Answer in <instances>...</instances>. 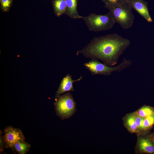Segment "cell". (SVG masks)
<instances>
[{
	"instance_id": "cell-16",
	"label": "cell",
	"mask_w": 154,
	"mask_h": 154,
	"mask_svg": "<svg viewBox=\"0 0 154 154\" xmlns=\"http://www.w3.org/2000/svg\"><path fill=\"white\" fill-rule=\"evenodd\" d=\"M134 113L135 116V122L138 129L137 135H144L146 134L143 127V121L145 117H140Z\"/></svg>"
},
{
	"instance_id": "cell-3",
	"label": "cell",
	"mask_w": 154,
	"mask_h": 154,
	"mask_svg": "<svg viewBox=\"0 0 154 154\" xmlns=\"http://www.w3.org/2000/svg\"><path fill=\"white\" fill-rule=\"evenodd\" d=\"M132 61L125 58L118 65L111 67L102 63L96 59H92L85 63L84 65L93 75L100 74L106 76H110L113 72H120L127 67L131 65Z\"/></svg>"
},
{
	"instance_id": "cell-12",
	"label": "cell",
	"mask_w": 154,
	"mask_h": 154,
	"mask_svg": "<svg viewBox=\"0 0 154 154\" xmlns=\"http://www.w3.org/2000/svg\"><path fill=\"white\" fill-rule=\"evenodd\" d=\"M52 4L56 15L59 17L64 14L66 9V0H53Z\"/></svg>"
},
{
	"instance_id": "cell-11",
	"label": "cell",
	"mask_w": 154,
	"mask_h": 154,
	"mask_svg": "<svg viewBox=\"0 0 154 154\" xmlns=\"http://www.w3.org/2000/svg\"><path fill=\"white\" fill-rule=\"evenodd\" d=\"M123 125L127 130L131 133H138V129L135 119L134 112L126 114L123 118Z\"/></svg>"
},
{
	"instance_id": "cell-5",
	"label": "cell",
	"mask_w": 154,
	"mask_h": 154,
	"mask_svg": "<svg viewBox=\"0 0 154 154\" xmlns=\"http://www.w3.org/2000/svg\"><path fill=\"white\" fill-rule=\"evenodd\" d=\"M54 104L57 115L62 119L69 118L76 111V103L69 93L59 96Z\"/></svg>"
},
{
	"instance_id": "cell-6",
	"label": "cell",
	"mask_w": 154,
	"mask_h": 154,
	"mask_svg": "<svg viewBox=\"0 0 154 154\" xmlns=\"http://www.w3.org/2000/svg\"><path fill=\"white\" fill-rule=\"evenodd\" d=\"M4 141L7 147L13 148L17 142L25 141V137L21 131L11 126H9L4 129Z\"/></svg>"
},
{
	"instance_id": "cell-15",
	"label": "cell",
	"mask_w": 154,
	"mask_h": 154,
	"mask_svg": "<svg viewBox=\"0 0 154 154\" xmlns=\"http://www.w3.org/2000/svg\"><path fill=\"white\" fill-rule=\"evenodd\" d=\"M154 124V114L144 118L143 127L146 134L149 133L151 129Z\"/></svg>"
},
{
	"instance_id": "cell-8",
	"label": "cell",
	"mask_w": 154,
	"mask_h": 154,
	"mask_svg": "<svg viewBox=\"0 0 154 154\" xmlns=\"http://www.w3.org/2000/svg\"><path fill=\"white\" fill-rule=\"evenodd\" d=\"M132 8L135 10L148 22L152 19L149 14L147 2L143 0H127Z\"/></svg>"
},
{
	"instance_id": "cell-19",
	"label": "cell",
	"mask_w": 154,
	"mask_h": 154,
	"mask_svg": "<svg viewBox=\"0 0 154 154\" xmlns=\"http://www.w3.org/2000/svg\"><path fill=\"white\" fill-rule=\"evenodd\" d=\"M147 135L150 139L154 143V133H148Z\"/></svg>"
},
{
	"instance_id": "cell-13",
	"label": "cell",
	"mask_w": 154,
	"mask_h": 154,
	"mask_svg": "<svg viewBox=\"0 0 154 154\" xmlns=\"http://www.w3.org/2000/svg\"><path fill=\"white\" fill-rule=\"evenodd\" d=\"M133 112L140 117H145L154 114V108L152 107L144 105Z\"/></svg>"
},
{
	"instance_id": "cell-17",
	"label": "cell",
	"mask_w": 154,
	"mask_h": 154,
	"mask_svg": "<svg viewBox=\"0 0 154 154\" xmlns=\"http://www.w3.org/2000/svg\"><path fill=\"white\" fill-rule=\"evenodd\" d=\"M104 4V7L107 9L121 5L126 0H101Z\"/></svg>"
},
{
	"instance_id": "cell-18",
	"label": "cell",
	"mask_w": 154,
	"mask_h": 154,
	"mask_svg": "<svg viewBox=\"0 0 154 154\" xmlns=\"http://www.w3.org/2000/svg\"><path fill=\"white\" fill-rule=\"evenodd\" d=\"M13 0H0L1 8L4 12H7L11 5Z\"/></svg>"
},
{
	"instance_id": "cell-14",
	"label": "cell",
	"mask_w": 154,
	"mask_h": 154,
	"mask_svg": "<svg viewBox=\"0 0 154 154\" xmlns=\"http://www.w3.org/2000/svg\"><path fill=\"white\" fill-rule=\"evenodd\" d=\"M31 145L25 141H19L14 145L13 148L20 154H25L29 150Z\"/></svg>"
},
{
	"instance_id": "cell-7",
	"label": "cell",
	"mask_w": 154,
	"mask_h": 154,
	"mask_svg": "<svg viewBox=\"0 0 154 154\" xmlns=\"http://www.w3.org/2000/svg\"><path fill=\"white\" fill-rule=\"evenodd\" d=\"M136 151L140 153L154 154V143L147 134L137 135Z\"/></svg>"
},
{
	"instance_id": "cell-1",
	"label": "cell",
	"mask_w": 154,
	"mask_h": 154,
	"mask_svg": "<svg viewBox=\"0 0 154 154\" xmlns=\"http://www.w3.org/2000/svg\"><path fill=\"white\" fill-rule=\"evenodd\" d=\"M130 40L116 33L94 37L76 55L100 60L107 66L116 65L119 57L130 45Z\"/></svg>"
},
{
	"instance_id": "cell-4",
	"label": "cell",
	"mask_w": 154,
	"mask_h": 154,
	"mask_svg": "<svg viewBox=\"0 0 154 154\" xmlns=\"http://www.w3.org/2000/svg\"><path fill=\"white\" fill-rule=\"evenodd\" d=\"M132 7L126 1L121 5L108 9L116 23L124 29L132 27L134 16Z\"/></svg>"
},
{
	"instance_id": "cell-10",
	"label": "cell",
	"mask_w": 154,
	"mask_h": 154,
	"mask_svg": "<svg viewBox=\"0 0 154 154\" xmlns=\"http://www.w3.org/2000/svg\"><path fill=\"white\" fill-rule=\"evenodd\" d=\"M78 0H66V9L64 14L72 19H82L77 11Z\"/></svg>"
},
{
	"instance_id": "cell-2",
	"label": "cell",
	"mask_w": 154,
	"mask_h": 154,
	"mask_svg": "<svg viewBox=\"0 0 154 154\" xmlns=\"http://www.w3.org/2000/svg\"><path fill=\"white\" fill-rule=\"evenodd\" d=\"M90 31L98 32L111 29L116 23L111 13L109 12L103 15L90 13L82 18Z\"/></svg>"
},
{
	"instance_id": "cell-9",
	"label": "cell",
	"mask_w": 154,
	"mask_h": 154,
	"mask_svg": "<svg viewBox=\"0 0 154 154\" xmlns=\"http://www.w3.org/2000/svg\"><path fill=\"white\" fill-rule=\"evenodd\" d=\"M82 76L75 80H73L70 74H67L63 77L62 80L58 89L56 92L55 97L56 98L60 95L68 91H74V90L73 86L74 82L80 80Z\"/></svg>"
}]
</instances>
